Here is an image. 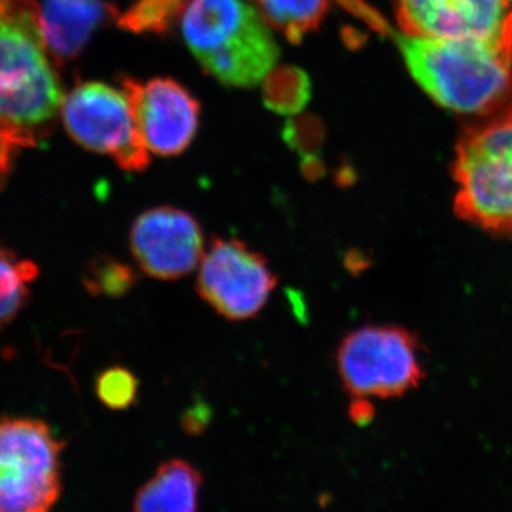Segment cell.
Masks as SVG:
<instances>
[{
  "label": "cell",
  "mask_w": 512,
  "mask_h": 512,
  "mask_svg": "<svg viewBox=\"0 0 512 512\" xmlns=\"http://www.w3.org/2000/svg\"><path fill=\"white\" fill-rule=\"evenodd\" d=\"M96 394L107 409L127 410L136 403L138 379L126 367H109L97 377Z\"/></svg>",
  "instance_id": "cell-19"
},
{
  "label": "cell",
  "mask_w": 512,
  "mask_h": 512,
  "mask_svg": "<svg viewBox=\"0 0 512 512\" xmlns=\"http://www.w3.org/2000/svg\"><path fill=\"white\" fill-rule=\"evenodd\" d=\"M271 28L299 45L308 33L319 29L328 15L329 0H252Z\"/></svg>",
  "instance_id": "cell-14"
},
{
  "label": "cell",
  "mask_w": 512,
  "mask_h": 512,
  "mask_svg": "<svg viewBox=\"0 0 512 512\" xmlns=\"http://www.w3.org/2000/svg\"><path fill=\"white\" fill-rule=\"evenodd\" d=\"M82 282L92 296L123 298L137 285L138 272L126 262L109 255H99L84 269Z\"/></svg>",
  "instance_id": "cell-16"
},
{
  "label": "cell",
  "mask_w": 512,
  "mask_h": 512,
  "mask_svg": "<svg viewBox=\"0 0 512 512\" xmlns=\"http://www.w3.org/2000/svg\"><path fill=\"white\" fill-rule=\"evenodd\" d=\"M373 406L366 397H352V403L349 406V416L353 423L363 424L369 423L373 417Z\"/></svg>",
  "instance_id": "cell-23"
},
{
  "label": "cell",
  "mask_w": 512,
  "mask_h": 512,
  "mask_svg": "<svg viewBox=\"0 0 512 512\" xmlns=\"http://www.w3.org/2000/svg\"><path fill=\"white\" fill-rule=\"evenodd\" d=\"M37 275L35 262L19 259L12 249L0 247V329L25 308L30 298L29 284Z\"/></svg>",
  "instance_id": "cell-15"
},
{
  "label": "cell",
  "mask_w": 512,
  "mask_h": 512,
  "mask_svg": "<svg viewBox=\"0 0 512 512\" xmlns=\"http://www.w3.org/2000/svg\"><path fill=\"white\" fill-rule=\"evenodd\" d=\"M138 133L148 151L171 157L183 153L197 133L200 104L185 87L171 79L147 83L123 77Z\"/></svg>",
  "instance_id": "cell-11"
},
{
  "label": "cell",
  "mask_w": 512,
  "mask_h": 512,
  "mask_svg": "<svg viewBox=\"0 0 512 512\" xmlns=\"http://www.w3.org/2000/svg\"><path fill=\"white\" fill-rule=\"evenodd\" d=\"M212 412L205 403H197L184 413L181 429L188 436L197 437L205 433L211 423Z\"/></svg>",
  "instance_id": "cell-22"
},
{
  "label": "cell",
  "mask_w": 512,
  "mask_h": 512,
  "mask_svg": "<svg viewBox=\"0 0 512 512\" xmlns=\"http://www.w3.org/2000/svg\"><path fill=\"white\" fill-rule=\"evenodd\" d=\"M35 146V134L30 128L0 120V192L8 184L20 148Z\"/></svg>",
  "instance_id": "cell-20"
},
{
  "label": "cell",
  "mask_w": 512,
  "mask_h": 512,
  "mask_svg": "<svg viewBox=\"0 0 512 512\" xmlns=\"http://www.w3.org/2000/svg\"><path fill=\"white\" fill-rule=\"evenodd\" d=\"M265 86V101L272 110L295 113L309 99V82L305 74L296 69L269 73Z\"/></svg>",
  "instance_id": "cell-18"
},
{
  "label": "cell",
  "mask_w": 512,
  "mask_h": 512,
  "mask_svg": "<svg viewBox=\"0 0 512 512\" xmlns=\"http://www.w3.org/2000/svg\"><path fill=\"white\" fill-rule=\"evenodd\" d=\"M454 212L495 238H512V103L458 138Z\"/></svg>",
  "instance_id": "cell-3"
},
{
  "label": "cell",
  "mask_w": 512,
  "mask_h": 512,
  "mask_svg": "<svg viewBox=\"0 0 512 512\" xmlns=\"http://www.w3.org/2000/svg\"><path fill=\"white\" fill-rule=\"evenodd\" d=\"M116 13L106 0H45L43 43L57 62L76 59L94 32Z\"/></svg>",
  "instance_id": "cell-12"
},
{
  "label": "cell",
  "mask_w": 512,
  "mask_h": 512,
  "mask_svg": "<svg viewBox=\"0 0 512 512\" xmlns=\"http://www.w3.org/2000/svg\"><path fill=\"white\" fill-rule=\"evenodd\" d=\"M202 476L188 461L168 460L138 488L133 510L138 512H194L198 510Z\"/></svg>",
  "instance_id": "cell-13"
},
{
  "label": "cell",
  "mask_w": 512,
  "mask_h": 512,
  "mask_svg": "<svg viewBox=\"0 0 512 512\" xmlns=\"http://www.w3.org/2000/svg\"><path fill=\"white\" fill-rule=\"evenodd\" d=\"M3 9L5 19L43 42L42 10L36 0H3Z\"/></svg>",
  "instance_id": "cell-21"
},
{
  "label": "cell",
  "mask_w": 512,
  "mask_h": 512,
  "mask_svg": "<svg viewBox=\"0 0 512 512\" xmlns=\"http://www.w3.org/2000/svg\"><path fill=\"white\" fill-rule=\"evenodd\" d=\"M191 0H138L121 16L119 25L130 32H164Z\"/></svg>",
  "instance_id": "cell-17"
},
{
  "label": "cell",
  "mask_w": 512,
  "mask_h": 512,
  "mask_svg": "<svg viewBox=\"0 0 512 512\" xmlns=\"http://www.w3.org/2000/svg\"><path fill=\"white\" fill-rule=\"evenodd\" d=\"M49 424L0 420V512H45L62 494V451Z\"/></svg>",
  "instance_id": "cell-4"
},
{
  "label": "cell",
  "mask_w": 512,
  "mask_h": 512,
  "mask_svg": "<svg viewBox=\"0 0 512 512\" xmlns=\"http://www.w3.org/2000/svg\"><path fill=\"white\" fill-rule=\"evenodd\" d=\"M63 103L62 87L42 40L0 19V120L42 126Z\"/></svg>",
  "instance_id": "cell-6"
},
{
  "label": "cell",
  "mask_w": 512,
  "mask_h": 512,
  "mask_svg": "<svg viewBox=\"0 0 512 512\" xmlns=\"http://www.w3.org/2000/svg\"><path fill=\"white\" fill-rule=\"evenodd\" d=\"M181 26L205 72L228 86H255L278 62V43L268 23L245 0H191Z\"/></svg>",
  "instance_id": "cell-2"
},
{
  "label": "cell",
  "mask_w": 512,
  "mask_h": 512,
  "mask_svg": "<svg viewBox=\"0 0 512 512\" xmlns=\"http://www.w3.org/2000/svg\"><path fill=\"white\" fill-rule=\"evenodd\" d=\"M394 5L406 35L512 46V0H394Z\"/></svg>",
  "instance_id": "cell-10"
},
{
  "label": "cell",
  "mask_w": 512,
  "mask_h": 512,
  "mask_svg": "<svg viewBox=\"0 0 512 512\" xmlns=\"http://www.w3.org/2000/svg\"><path fill=\"white\" fill-rule=\"evenodd\" d=\"M62 117L77 144L109 154L123 170L143 171L150 164V151L123 90L97 82L79 84L63 100Z\"/></svg>",
  "instance_id": "cell-8"
},
{
  "label": "cell",
  "mask_w": 512,
  "mask_h": 512,
  "mask_svg": "<svg viewBox=\"0 0 512 512\" xmlns=\"http://www.w3.org/2000/svg\"><path fill=\"white\" fill-rule=\"evenodd\" d=\"M5 16V9H3V0H0V19Z\"/></svg>",
  "instance_id": "cell-24"
},
{
  "label": "cell",
  "mask_w": 512,
  "mask_h": 512,
  "mask_svg": "<svg viewBox=\"0 0 512 512\" xmlns=\"http://www.w3.org/2000/svg\"><path fill=\"white\" fill-rule=\"evenodd\" d=\"M197 271L198 295L231 322L256 318L278 285L265 255L239 239H212Z\"/></svg>",
  "instance_id": "cell-7"
},
{
  "label": "cell",
  "mask_w": 512,
  "mask_h": 512,
  "mask_svg": "<svg viewBox=\"0 0 512 512\" xmlns=\"http://www.w3.org/2000/svg\"><path fill=\"white\" fill-rule=\"evenodd\" d=\"M397 45L413 79L444 109L488 117L512 103V46L403 32Z\"/></svg>",
  "instance_id": "cell-1"
},
{
  "label": "cell",
  "mask_w": 512,
  "mask_h": 512,
  "mask_svg": "<svg viewBox=\"0 0 512 512\" xmlns=\"http://www.w3.org/2000/svg\"><path fill=\"white\" fill-rule=\"evenodd\" d=\"M419 339L410 330L369 325L353 330L340 343L336 366L350 397L393 399L417 389L424 379Z\"/></svg>",
  "instance_id": "cell-5"
},
{
  "label": "cell",
  "mask_w": 512,
  "mask_h": 512,
  "mask_svg": "<svg viewBox=\"0 0 512 512\" xmlns=\"http://www.w3.org/2000/svg\"><path fill=\"white\" fill-rule=\"evenodd\" d=\"M130 249L141 272L160 281H177L197 271L205 254L201 225L174 207L151 208L134 221Z\"/></svg>",
  "instance_id": "cell-9"
}]
</instances>
